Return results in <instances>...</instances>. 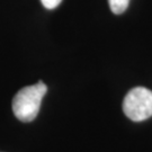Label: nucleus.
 <instances>
[{"mask_svg":"<svg viewBox=\"0 0 152 152\" xmlns=\"http://www.w3.org/2000/svg\"><path fill=\"white\" fill-rule=\"evenodd\" d=\"M48 91L43 81L22 88L12 99V112L22 122H32L36 118L42 99Z\"/></svg>","mask_w":152,"mask_h":152,"instance_id":"1","label":"nucleus"},{"mask_svg":"<svg viewBox=\"0 0 152 152\" xmlns=\"http://www.w3.org/2000/svg\"><path fill=\"white\" fill-rule=\"evenodd\" d=\"M124 114L133 122H142L152 116V91L136 87L127 92L123 102Z\"/></svg>","mask_w":152,"mask_h":152,"instance_id":"2","label":"nucleus"},{"mask_svg":"<svg viewBox=\"0 0 152 152\" xmlns=\"http://www.w3.org/2000/svg\"><path fill=\"white\" fill-rule=\"evenodd\" d=\"M109 8L116 15L123 14L130 5V0H108Z\"/></svg>","mask_w":152,"mask_h":152,"instance_id":"3","label":"nucleus"},{"mask_svg":"<svg viewBox=\"0 0 152 152\" xmlns=\"http://www.w3.org/2000/svg\"><path fill=\"white\" fill-rule=\"evenodd\" d=\"M46 9H54L61 4L62 0H41Z\"/></svg>","mask_w":152,"mask_h":152,"instance_id":"4","label":"nucleus"}]
</instances>
